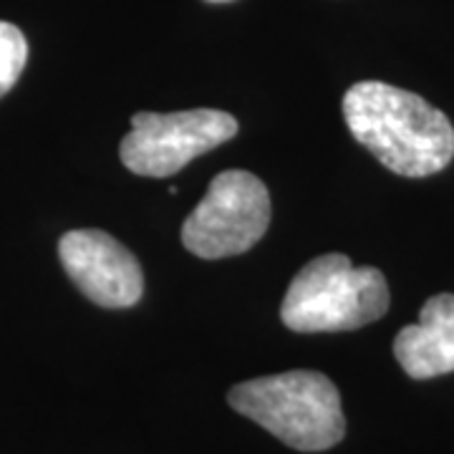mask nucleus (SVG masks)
Segmentation results:
<instances>
[{"instance_id":"obj_1","label":"nucleus","mask_w":454,"mask_h":454,"mask_svg":"<svg viewBox=\"0 0 454 454\" xmlns=\"http://www.w3.org/2000/svg\"><path fill=\"white\" fill-rule=\"evenodd\" d=\"M343 119L358 145L402 177H429L454 157V127L422 97L381 82H358L343 97Z\"/></svg>"},{"instance_id":"obj_2","label":"nucleus","mask_w":454,"mask_h":454,"mask_svg":"<svg viewBox=\"0 0 454 454\" xmlns=\"http://www.w3.org/2000/svg\"><path fill=\"white\" fill-rule=\"evenodd\" d=\"M227 402L298 452H324L346 434L339 389L318 372H286L243 381L230 389Z\"/></svg>"},{"instance_id":"obj_3","label":"nucleus","mask_w":454,"mask_h":454,"mask_svg":"<svg viewBox=\"0 0 454 454\" xmlns=\"http://www.w3.org/2000/svg\"><path fill=\"white\" fill-rule=\"evenodd\" d=\"M389 283L381 270L328 253L293 278L280 318L298 333L354 331L379 321L389 310Z\"/></svg>"},{"instance_id":"obj_4","label":"nucleus","mask_w":454,"mask_h":454,"mask_svg":"<svg viewBox=\"0 0 454 454\" xmlns=\"http://www.w3.org/2000/svg\"><path fill=\"white\" fill-rule=\"evenodd\" d=\"M268 225L270 195L262 179L245 169H225L184 220L182 243L197 258H232L258 243Z\"/></svg>"},{"instance_id":"obj_5","label":"nucleus","mask_w":454,"mask_h":454,"mask_svg":"<svg viewBox=\"0 0 454 454\" xmlns=\"http://www.w3.org/2000/svg\"><path fill=\"white\" fill-rule=\"evenodd\" d=\"M235 134V116L220 109L139 112L131 116V131L121 139L119 157L139 177H169Z\"/></svg>"},{"instance_id":"obj_6","label":"nucleus","mask_w":454,"mask_h":454,"mask_svg":"<svg viewBox=\"0 0 454 454\" xmlns=\"http://www.w3.org/2000/svg\"><path fill=\"white\" fill-rule=\"evenodd\" d=\"M66 276L97 306L129 309L145 293L139 260L104 230H71L59 243Z\"/></svg>"},{"instance_id":"obj_7","label":"nucleus","mask_w":454,"mask_h":454,"mask_svg":"<svg viewBox=\"0 0 454 454\" xmlns=\"http://www.w3.org/2000/svg\"><path fill=\"white\" fill-rule=\"evenodd\" d=\"M394 356L411 379L454 372V295L439 293L424 303L419 324L404 325L394 339Z\"/></svg>"},{"instance_id":"obj_8","label":"nucleus","mask_w":454,"mask_h":454,"mask_svg":"<svg viewBox=\"0 0 454 454\" xmlns=\"http://www.w3.org/2000/svg\"><path fill=\"white\" fill-rule=\"evenodd\" d=\"M28 61V43L18 26L0 20V98L20 79Z\"/></svg>"},{"instance_id":"obj_9","label":"nucleus","mask_w":454,"mask_h":454,"mask_svg":"<svg viewBox=\"0 0 454 454\" xmlns=\"http://www.w3.org/2000/svg\"><path fill=\"white\" fill-rule=\"evenodd\" d=\"M215 3H223V0H215Z\"/></svg>"}]
</instances>
